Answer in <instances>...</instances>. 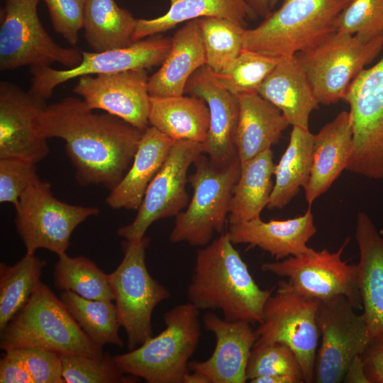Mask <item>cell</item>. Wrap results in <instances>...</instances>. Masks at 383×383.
Here are the masks:
<instances>
[{
    "label": "cell",
    "instance_id": "obj_30",
    "mask_svg": "<svg viewBox=\"0 0 383 383\" xmlns=\"http://www.w3.org/2000/svg\"><path fill=\"white\" fill-rule=\"evenodd\" d=\"M205 17L237 21L244 25L247 18L256 15L245 0H170L169 10L152 19H137L133 42L157 35L177 24Z\"/></svg>",
    "mask_w": 383,
    "mask_h": 383
},
{
    "label": "cell",
    "instance_id": "obj_46",
    "mask_svg": "<svg viewBox=\"0 0 383 383\" xmlns=\"http://www.w3.org/2000/svg\"><path fill=\"white\" fill-rule=\"evenodd\" d=\"M343 382L368 383L364 373L360 355L353 361Z\"/></svg>",
    "mask_w": 383,
    "mask_h": 383
},
{
    "label": "cell",
    "instance_id": "obj_18",
    "mask_svg": "<svg viewBox=\"0 0 383 383\" xmlns=\"http://www.w3.org/2000/svg\"><path fill=\"white\" fill-rule=\"evenodd\" d=\"M46 106L30 91L0 83V158H18L35 164L50 152L38 130V117Z\"/></svg>",
    "mask_w": 383,
    "mask_h": 383
},
{
    "label": "cell",
    "instance_id": "obj_6",
    "mask_svg": "<svg viewBox=\"0 0 383 383\" xmlns=\"http://www.w3.org/2000/svg\"><path fill=\"white\" fill-rule=\"evenodd\" d=\"M194 165L195 170L188 177L193 195L187 209L175 217L169 240L172 243L185 242L204 247L211 242L214 233H224L241 162L238 157L218 166L202 153Z\"/></svg>",
    "mask_w": 383,
    "mask_h": 383
},
{
    "label": "cell",
    "instance_id": "obj_43",
    "mask_svg": "<svg viewBox=\"0 0 383 383\" xmlns=\"http://www.w3.org/2000/svg\"><path fill=\"white\" fill-rule=\"evenodd\" d=\"M48 9L52 27L71 45L78 42L84 28L86 0H43Z\"/></svg>",
    "mask_w": 383,
    "mask_h": 383
},
{
    "label": "cell",
    "instance_id": "obj_4",
    "mask_svg": "<svg viewBox=\"0 0 383 383\" xmlns=\"http://www.w3.org/2000/svg\"><path fill=\"white\" fill-rule=\"evenodd\" d=\"M165 328L128 352L115 355L119 370L148 383H182L201 335L199 309L187 302L167 311Z\"/></svg>",
    "mask_w": 383,
    "mask_h": 383
},
{
    "label": "cell",
    "instance_id": "obj_50",
    "mask_svg": "<svg viewBox=\"0 0 383 383\" xmlns=\"http://www.w3.org/2000/svg\"><path fill=\"white\" fill-rule=\"evenodd\" d=\"M278 1L279 0H270V7L272 9L276 6Z\"/></svg>",
    "mask_w": 383,
    "mask_h": 383
},
{
    "label": "cell",
    "instance_id": "obj_40",
    "mask_svg": "<svg viewBox=\"0 0 383 383\" xmlns=\"http://www.w3.org/2000/svg\"><path fill=\"white\" fill-rule=\"evenodd\" d=\"M335 31L372 39L383 34V0H350L335 19Z\"/></svg>",
    "mask_w": 383,
    "mask_h": 383
},
{
    "label": "cell",
    "instance_id": "obj_20",
    "mask_svg": "<svg viewBox=\"0 0 383 383\" xmlns=\"http://www.w3.org/2000/svg\"><path fill=\"white\" fill-rule=\"evenodd\" d=\"M203 322L205 329L215 335V349L209 359L189 362V368L204 374L211 383H245L248 359L257 340L251 323L221 318L211 312L204 315Z\"/></svg>",
    "mask_w": 383,
    "mask_h": 383
},
{
    "label": "cell",
    "instance_id": "obj_27",
    "mask_svg": "<svg viewBox=\"0 0 383 383\" xmlns=\"http://www.w3.org/2000/svg\"><path fill=\"white\" fill-rule=\"evenodd\" d=\"M238 98L235 145L240 162H243L277 144L289 123L279 109L258 93Z\"/></svg>",
    "mask_w": 383,
    "mask_h": 383
},
{
    "label": "cell",
    "instance_id": "obj_44",
    "mask_svg": "<svg viewBox=\"0 0 383 383\" xmlns=\"http://www.w3.org/2000/svg\"><path fill=\"white\" fill-rule=\"evenodd\" d=\"M368 383H383V331L370 337L360 355Z\"/></svg>",
    "mask_w": 383,
    "mask_h": 383
},
{
    "label": "cell",
    "instance_id": "obj_19",
    "mask_svg": "<svg viewBox=\"0 0 383 383\" xmlns=\"http://www.w3.org/2000/svg\"><path fill=\"white\" fill-rule=\"evenodd\" d=\"M184 94L203 99L209 110V129L202 143L204 153L218 166L238 158L235 145L240 113L238 96L223 87L206 65L191 76Z\"/></svg>",
    "mask_w": 383,
    "mask_h": 383
},
{
    "label": "cell",
    "instance_id": "obj_17",
    "mask_svg": "<svg viewBox=\"0 0 383 383\" xmlns=\"http://www.w3.org/2000/svg\"><path fill=\"white\" fill-rule=\"evenodd\" d=\"M145 69L84 75L74 91L92 110H103L144 131L148 127L150 94Z\"/></svg>",
    "mask_w": 383,
    "mask_h": 383
},
{
    "label": "cell",
    "instance_id": "obj_28",
    "mask_svg": "<svg viewBox=\"0 0 383 383\" xmlns=\"http://www.w3.org/2000/svg\"><path fill=\"white\" fill-rule=\"evenodd\" d=\"M148 121L174 140L203 143L209 129V110L203 99L192 95L150 96Z\"/></svg>",
    "mask_w": 383,
    "mask_h": 383
},
{
    "label": "cell",
    "instance_id": "obj_49",
    "mask_svg": "<svg viewBox=\"0 0 383 383\" xmlns=\"http://www.w3.org/2000/svg\"><path fill=\"white\" fill-rule=\"evenodd\" d=\"M182 383H211V382L202 372L192 371V373L188 372L184 375Z\"/></svg>",
    "mask_w": 383,
    "mask_h": 383
},
{
    "label": "cell",
    "instance_id": "obj_39",
    "mask_svg": "<svg viewBox=\"0 0 383 383\" xmlns=\"http://www.w3.org/2000/svg\"><path fill=\"white\" fill-rule=\"evenodd\" d=\"M268 375L293 377L304 382L301 365L293 351L282 343L254 344L247 365L248 380Z\"/></svg>",
    "mask_w": 383,
    "mask_h": 383
},
{
    "label": "cell",
    "instance_id": "obj_1",
    "mask_svg": "<svg viewBox=\"0 0 383 383\" xmlns=\"http://www.w3.org/2000/svg\"><path fill=\"white\" fill-rule=\"evenodd\" d=\"M38 130L46 140L65 141L81 186L102 185L109 190L129 169L143 132L113 115L94 113L72 96L46 105L38 117Z\"/></svg>",
    "mask_w": 383,
    "mask_h": 383
},
{
    "label": "cell",
    "instance_id": "obj_32",
    "mask_svg": "<svg viewBox=\"0 0 383 383\" xmlns=\"http://www.w3.org/2000/svg\"><path fill=\"white\" fill-rule=\"evenodd\" d=\"M136 22L137 19L114 0H86L84 35L94 52L132 45Z\"/></svg>",
    "mask_w": 383,
    "mask_h": 383
},
{
    "label": "cell",
    "instance_id": "obj_16",
    "mask_svg": "<svg viewBox=\"0 0 383 383\" xmlns=\"http://www.w3.org/2000/svg\"><path fill=\"white\" fill-rule=\"evenodd\" d=\"M171 45L172 38L157 34L136 41L124 48L92 52L83 51L82 62L72 68L55 70L50 66L32 67L29 91L45 101L58 85L74 78L150 69L163 62Z\"/></svg>",
    "mask_w": 383,
    "mask_h": 383
},
{
    "label": "cell",
    "instance_id": "obj_3",
    "mask_svg": "<svg viewBox=\"0 0 383 383\" xmlns=\"http://www.w3.org/2000/svg\"><path fill=\"white\" fill-rule=\"evenodd\" d=\"M0 347L3 350L38 348L91 357L104 353L103 346L87 335L60 299L41 282L0 331Z\"/></svg>",
    "mask_w": 383,
    "mask_h": 383
},
{
    "label": "cell",
    "instance_id": "obj_34",
    "mask_svg": "<svg viewBox=\"0 0 383 383\" xmlns=\"http://www.w3.org/2000/svg\"><path fill=\"white\" fill-rule=\"evenodd\" d=\"M59 298L93 342L101 346L113 344L123 347L118 334L121 325L113 301L88 299L69 290L62 291Z\"/></svg>",
    "mask_w": 383,
    "mask_h": 383
},
{
    "label": "cell",
    "instance_id": "obj_33",
    "mask_svg": "<svg viewBox=\"0 0 383 383\" xmlns=\"http://www.w3.org/2000/svg\"><path fill=\"white\" fill-rule=\"evenodd\" d=\"M46 265V260L28 253L13 265L1 262L0 331L28 301Z\"/></svg>",
    "mask_w": 383,
    "mask_h": 383
},
{
    "label": "cell",
    "instance_id": "obj_2",
    "mask_svg": "<svg viewBox=\"0 0 383 383\" xmlns=\"http://www.w3.org/2000/svg\"><path fill=\"white\" fill-rule=\"evenodd\" d=\"M233 245L226 231L197 250L188 302L199 310H220L228 321L260 323L273 289L259 287Z\"/></svg>",
    "mask_w": 383,
    "mask_h": 383
},
{
    "label": "cell",
    "instance_id": "obj_13",
    "mask_svg": "<svg viewBox=\"0 0 383 383\" xmlns=\"http://www.w3.org/2000/svg\"><path fill=\"white\" fill-rule=\"evenodd\" d=\"M345 296L320 301L316 323L322 336L316 354L313 382L344 381L353 361L363 351L370 336L365 320Z\"/></svg>",
    "mask_w": 383,
    "mask_h": 383
},
{
    "label": "cell",
    "instance_id": "obj_24",
    "mask_svg": "<svg viewBox=\"0 0 383 383\" xmlns=\"http://www.w3.org/2000/svg\"><path fill=\"white\" fill-rule=\"evenodd\" d=\"M258 94L280 110L292 126L309 129L311 112L319 103L295 55L281 57L261 84Z\"/></svg>",
    "mask_w": 383,
    "mask_h": 383
},
{
    "label": "cell",
    "instance_id": "obj_22",
    "mask_svg": "<svg viewBox=\"0 0 383 383\" xmlns=\"http://www.w3.org/2000/svg\"><path fill=\"white\" fill-rule=\"evenodd\" d=\"M353 149V126L349 111H343L314 135L310 177L304 188L311 206L346 170Z\"/></svg>",
    "mask_w": 383,
    "mask_h": 383
},
{
    "label": "cell",
    "instance_id": "obj_11",
    "mask_svg": "<svg viewBox=\"0 0 383 383\" xmlns=\"http://www.w3.org/2000/svg\"><path fill=\"white\" fill-rule=\"evenodd\" d=\"M40 1L4 0L0 26L1 71L54 62L70 69L82 62V52L59 45L47 33L38 14Z\"/></svg>",
    "mask_w": 383,
    "mask_h": 383
},
{
    "label": "cell",
    "instance_id": "obj_35",
    "mask_svg": "<svg viewBox=\"0 0 383 383\" xmlns=\"http://www.w3.org/2000/svg\"><path fill=\"white\" fill-rule=\"evenodd\" d=\"M53 282L57 289L72 291L85 299L113 301L109 274L82 255H59L54 267Z\"/></svg>",
    "mask_w": 383,
    "mask_h": 383
},
{
    "label": "cell",
    "instance_id": "obj_5",
    "mask_svg": "<svg viewBox=\"0 0 383 383\" xmlns=\"http://www.w3.org/2000/svg\"><path fill=\"white\" fill-rule=\"evenodd\" d=\"M350 0H284L252 29H245L243 49L292 56L335 31V19Z\"/></svg>",
    "mask_w": 383,
    "mask_h": 383
},
{
    "label": "cell",
    "instance_id": "obj_38",
    "mask_svg": "<svg viewBox=\"0 0 383 383\" xmlns=\"http://www.w3.org/2000/svg\"><path fill=\"white\" fill-rule=\"evenodd\" d=\"M61 358L65 383H128L138 379L121 372L114 356L106 352L99 357L62 354Z\"/></svg>",
    "mask_w": 383,
    "mask_h": 383
},
{
    "label": "cell",
    "instance_id": "obj_14",
    "mask_svg": "<svg viewBox=\"0 0 383 383\" xmlns=\"http://www.w3.org/2000/svg\"><path fill=\"white\" fill-rule=\"evenodd\" d=\"M349 238L335 252L311 248L297 256L282 261L263 263L261 270L288 278L302 295L320 301L336 296L347 297L355 309H362L356 265H348L342 254Z\"/></svg>",
    "mask_w": 383,
    "mask_h": 383
},
{
    "label": "cell",
    "instance_id": "obj_42",
    "mask_svg": "<svg viewBox=\"0 0 383 383\" xmlns=\"http://www.w3.org/2000/svg\"><path fill=\"white\" fill-rule=\"evenodd\" d=\"M11 350L22 360L34 383H65L61 354L38 348Z\"/></svg>",
    "mask_w": 383,
    "mask_h": 383
},
{
    "label": "cell",
    "instance_id": "obj_10",
    "mask_svg": "<svg viewBox=\"0 0 383 383\" xmlns=\"http://www.w3.org/2000/svg\"><path fill=\"white\" fill-rule=\"evenodd\" d=\"M14 207L16 226L26 253L45 249L57 256L66 253L74 230L100 213L97 207L72 205L57 199L50 184L40 178L23 192Z\"/></svg>",
    "mask_w": 383,
    "mask_h": 383
},
{
    "label": "cell",
    "instance_id": "obj_36",
    "mask_svg": "<svg viewBox=\"0 0 383 383\" xmlns=\"http://www.w3.org/2000/svg\"><path fill=\"white\" fill-rule=\"evenodd\" d=\"M206 65L215 73L226 70L243 50L245 28L234 20L205 17L198 18Z\"/></svg>",
    "mask_w": 383,
    "mask_h": 383
},
{
    "label": "cell",
    "instance_id": "obj_7",
    "mask_svg": "<svg viewBox=\"0 0 383 383\" xmlns=\"http://www.w3.org/2000/svg\"><path fill=\"white\" fill-rule=\"evenodd\" d=\"M149 243L150 238L145 235L126 240L123 259L109 274L119 323L126 333L128 350L153 336V310L170 296L167 289L155 279L147 268L145 253Z\"/></svg>",
    "mask_w": 383,
    "mask_h": 383
},
{
    "label": "cell",
    "instance_id": "obj_37",
    "mask_svg": "<svg viewBox=\"0 0 383 383\" xmlns=\"http://www.w3.org/2000/svg\"><path fill=\"white\" fill-rule=\"evenodd\" d=\"M281 57H274L243 49L223 72L215 74L218 83L236 96L258 93L268 74Z\"/></svg>",
    "mask_w": 383,
    "mask_h": 383
},
{
    "label": "cell",
    "instance_id": "obj_23",
    "mask_svg": "<svg viewBox=\"0 0 383 383\" xmlns=\"http://www.w3.org/2000/svg\"><path fill=\"white\" fill-rule=\"evenodd\" d=\"M355 236L360 250L356 265L362 315L372 337L383 331V237L365 212L357 215Z\"/></svg>",
    "mask_w": 383,
    "mask_h": 383
},
{
    "label": "cell",
    "instance_id": "obj_25",
    "mask_svg": "<svg viewBox=\"0 0 383 383\" xmlns=\"http://www.w3.org/2000/svg\"><path fill=\"white\" fill-rule=\"evenodd\" d=\"M174 142L155 128H146L129 169L106 199L108 206L113 209L138 210Z\"/></svg>",
    "mask_w": 383,
    "mask_h": 383
},
{
    "label": "cell",
    "instance_id": "obj_31",
    "mask_svg": "<svg viewBox=\"0 0 383 383\" xmlns=\"http://www.w3.org/2000/svg\"><path fill=\"white\" fill-rule=\"evenodd\" d=\"M313 137L309 129L292 126L289 144L275 165V181L267 209H283L301 187L307 185L313 162Z\"/></svg>",
    "mask_w": 383,
    "mask_h": 383
},
{
    "label": "cell",
    "instance_id": "obj_9",
    "mask_svg": "<svg viewBox=\"0 0 383 383\" xmlns=\"http://www.w3.org/2000/svg\"><path fill=\"white\" fill-rule=\"evenodd\" d=\"M320 300L298 292L289 280H279L267 300L262 319L255 330V344L282 343L296 356L304 382H313L319 330L316 311Z\"/></svg>",
    "mask_w": 383,
    "mask_h": 383
},
{
    "label": "cell",
    "instance_id": "obj_47",
    "mask_svg": "<svg viewBox=\"0 0 383 383\" xmlns=\"http://www.w3.org/2000/svg\"><path fill=\"white\" fill-rule=\"evenodd\" d=\"M256 16L267 18L272 12L270 0H245Z\"/></svg>",
    "mask_w": 383,
    "mask_h": 383
},
{
    "label": "cell",
    "instance_id": "obj_21",
    "mask_svg": "<svg viewBox=\"0 0 383 383\" xmlns=\"http://www.w3.org/2000/svg\"><path fill=\"white\" fill-rule=\"evenodd\" d=\"M316 233L310 206L302 216L294 218L264 221L258 217L230 224L227 231L233 244L258 247L277 260L307 251L309 248L306 243Z\"/></svg>",
    "mask_w": 383,
    "mask_h": 383
},
{
    "label": "cell",
    "instance_id": "obj_41",
    "mask_svg": "<svg viewBox=\"0 0 383 383\" xmlns=\"http://www.w3.org/2000/svg\"><path fill=\"white\" fill-rule=\"evenodd\" d=\"M35 163L18 158H0V202L14 206L23 192L39 179Z\"/></svg>",
    "mask_w": 383,
    "mask_h": 383
},
{
    "label": "cell",
    "instance_id": "obj_26",
    "mask_svg": "<svg viewBox=\"0 0 383 383\" xmlns=\"http://www.w3.org/2000/svg\"><path fill=\"white\" fill-rule=\"evenodd\" d=\"M204 65L206 55L199 20L189 21L174 33L167 56L149 77L150 96L183 95L191 76Z\"/></svg>",
    "mask_w": 383,
    "mask_h": 383
},
{
    "label": "cell",
    "instance_id": "obj_45",
    "mask_svg": "<svg viewBox=\"0 0 383 383\" xmlns=\"http://www.w3.org/2000/svg\"><path fill=\"white\" fill-rule=\"evenodd\" d=\"M1 383H34L22 360L9 349L4 350L0 360Z\"/></svg>",
    "mask_w": 383,
    "mask_h": 383
},
{
    "label": "cell",
    "instance_id": "obj_12",
    "mask_svg": "<svg viewBox=\"0 0 383 383\" xmlns=\"http://www.w3.org/2000/svg\"><path fill=\"white\" fill-rule=\"evenodd\" d=\"M350 106L353 149L347 170L383 179V56L363 69L343 97Z\"/></svg>",
    "mask_w": 383,
    "mask_h": 383
},
{
    "label": "cell",
    "instance_id": "obj_8",
    "mask_svg": "<svg viewBox=\"0 0 383 383\" xmlns=\"http://www.w3.org/2000/svg\"><path fill=\"white\" fill-rule=\"evenodd\" d=\"M383 48V34L367 39L357 34L333 32L295 57L306 72L319 104L343 99L353 79Z\"/></svg>",
    "mask_w": 383,
    "mask_h": 383
},
{
    "label": "cell",
    "instance_id": "obj_29",
    "mask_svg": "<svg viewBox=\"0 0 383 383\" xmlns=\"http://www.w3.org/2000/svg\"><path fill=\"white\" fill-rule=\"evenodd\" d=\"M275 165L271 148L241 162L240 176L231 200L229 225L260 217L273 189L272 178Z\"/></svg>",
    "mask_w": 383,
    "mask_h": 383
},
{
    "label": "cell",
    "instance_id": "obj_15",
    "mask_svg": "<svg viewBox=\"0 0 383 383\" xmlns=\"http://www.w3.org/2000/svg\"><path fill=\"white\" fill-rule=\"evenodd\" d=\"M204 153L203 145L191 140H175L165 162L150 183L137 215L117 233L126 240L143 238L155 221L177 216L189 201L186 189L189 167Z\"/></svg>",
    "mask_w": 383,
    "mask_h": 383
},
{
    "label": "cell",
    "instance_id": "obj_48",
    "mask_svg": "<svg viewBox=\"0 0 383 383\" xmlns=\"http://www.w3.org/2000/svg\"><path fill=\"white\" fill-rule=\"evenodd\" d=\"M251 383H297L292 377L284 375H268L255 377Z\"/></svg>",
    "mask_w": 383,
    "mask_h": 383
}]
</instances>
